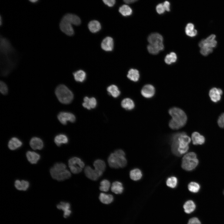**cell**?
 <instances>
[{"label":"cell","instance_id":"cell-1","mask_svg":"<svg viewBox=\"0 0 224 224\" xmlns=\"http://www.w3.org/2000/svg\"><path fill=\"white\" fill-rule=\"evenodd\" d=\"M0 48L2 72L6 70V71L8 72L15 66L17 63V56L16 50L9 40L1 35Z\"/></svg>","mask_w":224,"mask_h":224},{"label":"cell","instance_id":"cell-2","mask_svg":"<svg viewBox=\"0 0 224 224\" xmlns=\"http://www.w3.org/2000/svg\"><path fill=\"white\" fill-rule=\"evenodd\" d=\"M190 138L184 132L174 134L171 138V150L175 155L180 156L186 153L189 149Z\"/></svg>","mask_w":224,"mask_h":224},{"label":"cell","instance_id":"cell-3","mask_svg":"<svg viewBox=\"0 0 224 224\" xmlns=\"http://www.w3.org/2000/svg\"><path fill=\"white\" fill-rule=\"evenodd\" d=\"M81 23L80 18L77 15L67 13L64 15L61 18L59 24L60 30L68 36H72L74 34V31L72 25L78 26Z\"/></svg>","mask_w":224,"mask_h":224},{"label":"cell","instance_id":"cell-4","mask_svg":"<svg viewBox=\"0 0 224 224\" xmlns=\"http://www.w3.org/2000/svg\"><path fill=\"white\" fill-rule=\"evenodd\" d=\"M169 113L172 117L169 123V126L171 128L178 129L186 124L187 116L182 110L178 108L173 107L169 110Z\"/></svg>","mask_w":224,"mask_h":224},{"label":"cell","instance_id":"cell-5","mask_svg":"<svg viewBox=\"0 0 224 224\" xmlns=\"http://www.w3.org/2000/svg\"><path fill=\"white\" fill-rule=\"evenodd\" d=\"M108 161L110 166L113 168H123L127 164L125 153L121 149L117 150L111 153L108 158Z\"/></svg>","mask_w":224,"mask_h":224},{"label":"cell","instance_id":"cell-6","mask_svg":"<svg viewBox=\"0 0 224 224\" xmlns=\"http://www.w3.org/2000/svg\"><path fill=\"white\" fill-rule=\"evenodd\" d=\"M50 172L52 178L61 181L69 178L71 176L70 172L66 169V166L62 163L55 164L50 169Z\"/></svg>","mask_w":224,"mask_h":224},{"label":"cell","instance_id":"cell-7","mask_svg":"<svg viewBox=\"0 0 224 224\" xmlns=\"http://www.w3.org/2000/svg\"><path fill=\"white\" fill-rule=\"evenodd\" d=\"M55 92L58 100L63 104H69L73 99L72 92L64 85H58L56 88Z\"/></svg>","mask_w":224,"mask_h":224},{"label":"cell","instance_id":"cell-8","mask_svg":"<svg viewBox=\"0 0 224 224\" xmlns=\"http://www.w3.org/2000/svg\"><path fill=\"white\" fill-rule=\"evenodd\" d=\"M215 38L216 35L212 34L200 42L199 46L200 48V52L202 55L207 56L212 52L213 48L215 47L217 44Z\"/></svg>","mask_w":224,"mask_h":224},{"label":"cell","instance_id":"cell-9","mask_svg":"<svg viewBox=\"0 0 224 224\" xmlns=\"http://www.w3.org/2000/svg\"><path fill=\"white\" fill-rule=\"evenodd\" d=\"M199 161L196 153L193 152H189L183 157L181 167L185 170L190 171L195 169Z\"/></svg>","mask_w":224,"mask_h":224},{"label":"cell","instance_id":"cell-10","mask_svg":"<svg viewBox=\"0 0 224 224\" xmlns=\"http://www.w3.org/2000/svg\"><path fill=\"white\" fill-rule=\"evenodd\" d=\"M68 165L71 172L73 174H77L82 171L85 164L80 158L74 157L69 160Z\"/></svg>","mask_w":224,"mask_h":224},{"label":"cell","instance_id":"cell-11","mask_svg":"<svg viewBox=\"0 0 224 224\" xmlns=\"http://www.w3.org/2000/svg\"><path fill=\"white\" fill-rule=\"evenodd\" d=\"M57 118L59 122L63 125H66L68 121L74 122L76 120L75 117L73 114L66 112H59L57 115Z\"/></svg>","mask_w":224,"mask_h":224},{"label":"cell","instance_id":"cell-12","mask_svg":"<svg viewBox=\"0 0 224 224\" xmlns=\"http://www.w3.org/2000/svg\"><path fill=\"white\" fill-rule=\"evenodd\" d=\"M84 172L88 178L93 180H97L101 176L96 170L89 166L86 167Z\"/></svg>","mask_w":224,"mask_h":224},{"label":"cell","instance_id":"cell-13","mask_svg":"<svg viewBox=\"0 0 224 224\" xmlns=\"http://www.w3.org/2000/svg\"><path fill=\"white\" fill-rule=\"evenodd\" d=\"M222 93L221 89L213 87L209 91V95L211 100L213 102H217L221 100Z\"/></svg>","mask_w":224,"mask_h":224},{"label":"cell","instance_id":"cell-14","mask_svg":"<svg viewBox=\"0 0 224 224\" xmlns=\"http://www.w3.org/2000/svg\"><path fill=\"white\" fill-rule=\"evenodd\" d=\"M142 95L144 97L150 98L154 95L155 93L154 87L151 84H147L142 88L141 91Z\"/></svg>","mask_w":224,"mask_h":224},{"label":"cell","instance_id":"cell-15","mask_svg":"<svg viewBox=\"0 0 224 224\" xmlns=\"http://www.w3.org/2000/svg\"><path fill=\"white\" fill-rule=\"evenodd\" d=\"M57 208L63 212V217L67 218L69 217L71 213L70 210V205L67 202H61L57 205Z\"/></svg>","mask_w":224,"mask_h":224},{"label":"cell","instance_id":"cell-16","mask_svg":"<svg viewBox=\"0 0 224 224\" xmlns=\"http://www.w3.org/2000/svg\"><path fill=\"white\" fill-rule=\"evenodd\" d=\"M147 40L150 44H160L163 43L162 36L158 33H153L150 35L147 38Z\"/></svg>","mask_w":224,"mask_h":224},{"label":"cell","instance_id":"cell-17","mask_svg":"<svg viewBox=\"0 0 224 224\" xmlns=\"http://www.w3.org/2000/svg\"><path fill=\"white\" fill-rule=\"evenodd\" d=\"M101 48L107 51H112L114 47L113 39L110 37H107L104 39L101 43Z\"/></svg>","mask_w":224,"mask_h":224},{"label":"cell","instance_id":"cell-18","mask_svg":"<svg viewBox=\"0 0 224 224\" xmlns=\"http://www.w3.org/2000/svg\"><path fill=\"white\" fill-rule=\"evenodd\" d=\"M30 145L34 150H41L44 147V143L42 139L40 138L34 137L30 139Z\"/></svg>","mask_w":224,"mask_h":224},{"label":"cell","instance_id":"cell-19","mask_svg":"<svg viewBox=\"0 0 224 224\" xmlns=\"http://www.w3.org/2000/svg\"><path fill=\"white\" fill-rule=\"evenodd\" d=\"M191 139L194 145H202L205 142L204 137L196 132L192 133Z\"/></svg>","mask_w":224,"mask_h":224},{"label":"cell","instance_id":"cell-20","mask_svg":"<svg viewBox=\"0 0 224 224\" xmlns=\"http://www.w3.org/2000/svg\"><path fill=\"white\" fill-rule=\"evenodd\" d=\"M164 45L163 43L160 44H150L147 46L148 52L151 54L156 55L158 54L160 51L163 50Z\"/></svg>","mask_w":224,"mask_h":224},{"label":"cell","instance_id":"cell-21","mask_svg":"<svg viewBox=\"0 0 224 224\" xmlns=\"http://www.w3.org/2000/svg\"><path fill=\"white\" fill-rule=\"evenodd\" d=\"M84 102L82 104L83 106L88 110L95 108L97 105V101L94 97L89 98L85 97L84 98Z\"/></svg>","mask_w":224,"mask_h":224},{"label":"cell","instance_id":"cell-22","mask_svg":"<svg viewBox=\"0 0 224 224\" xmlns=\"http://www.w3.org/2000/svg\"><path fill=\"white\" fill-rule=\"evenodd\" d=\"M22 145V142L16 137H13L9 141L8 146L9 149L12 150H16Z\"/></svg>","mask_w":224,"mask_h":224},{"label":"cell","instance_id":"cell-23","mask_svg":"<svg viewBox=\"0 0 224 224\" xmlns=\"http://www.w3.org/2000/svg\"><path fill=\"white\" fill-rule=\"evenodd\" d=\"M26 155L28 160L32 164L37 163L40 158V155L34 152L27 151Z\"/></svg>","mask_w":224,"mask_h":224},{"label":"cell","instance_id":"cell-24","mask_svg":"<svg viewBox=\"0 0 224 224\" xmlns=\"http://www.w3.org/2000/svg\"><path fill=\"white\" fill-rule=\"evenodd\" d=\"M93 166L95 169L102 175L106 168V165L104 161L100 159L96 160L94 162Z\"/></svg>","mask_w":224,"mask_h":224},{"label":"cell","instance_id":"cell-25","mask_svg":"<svg viewBox=\"0 0 224 224\" xmlns=\"http://www.w3.org/2000/svg\"><path fill=\"white\" fill-rule=\"evenodd\" d=\"M14 185L17 190L20 191H26L29 188L30 184L28 181L25 180H16L15 182Z\"/></svg>","mask_w":224,"mask_h":224},{"label":"cell","instance_id":"cell-26","mask_svg":"<svg viewBox=\"0 0 224 224\" xmlns=\"http://www.w3.org/2000/svg\"><path fill=\"white\" fill-rule=\"evenodd\" d=\"M68 141V139L67 136L63 134L57 135L54 139L55 143L58 147L60 146L63 144L67 143Z\"/></svg>","mask_w":224,"mask_h":224},{"label":"cell","instance_id":"cell-27","mask_svg":"<svg viewBox=\"0 0 224 224\" xmlns=\"http://www.w3.org/2000/svg\"><path fill=\"white\" fill-rule=\"evenodd\" d=\"M111 190L113 192L116 194H121L124 190L122 183L118 181L114 182L111 185Z\"/></svg>","mask_w":224,"mask_h":224},{"label":"cell","instance_id":"cell-28","mask_svg":"<svg viewBox=\"0 0 224 224\" xmlns=\"http://www.w3.org/2000/svg\"><path fill=\"white\" fill-rule=\"evenodd\" d=\"M89 30L92 33H96L99 31L101 28L100 23L96 20L90 21L88 24Z\"/></svg>","mask_w":224,"mask_h":224},{"label":"cell","instance_id":"cell-29","mask_svg":"<svg viewBox=\"0 0 224 224\" xmlns=\"http://www.w3.org/2000/svg\"><path fill=\"white\" fill-rule=\"evenodd\" d=\"M183 208L185 213L189 214L195 210L196 205L193 201L189 200L184 203L183 205Z\"/></svg>","mask_w":224,"mask_h":224},{"label":"cell","instance_id":"cell-30","mask_svg":"<svg viewBox=\"0 0 224 224\" xmlns=\"http://www.w3.org/2000/svg\"><path fill=\"white\" fill-rule=\"evenodd\" d=\"M121 105L123 108L128 110H132L135 106L134 102L129 98H126L123 99L121 102Z\"/></svg>","mask_w":224,"mask_h":224},{"label":"cell","instance_id":"cell-31","mask_svg":"<svg viewBox=\"0 0 224 224\" xmlns=\"http://www.w3.org/2000/svg\"><path fill=\"white\" fill-rule=\"evenodd\" d=\"M127 77L131 80L136 82L139 78V72L136 69H131L128 71Z\"/></svg>","mask_w":224,"mask_h":224},{"label":"cell","instance_id":"cell-32","mask_svg":"<svg viewBox=\"0 0 224 224\" xmlns=\"http://www.w3.org/2000/svg\"><path fill=\"white\" fill-rule=\"evenodd\" d=\"M99 198L101 202L105 204H110L114 200L113 197L112 195L103 193L100 194Z\"/></svg>","mask_w":224,"mask_h":224},{"label":"cell","instance_id":"cell-33","mask_svg":"<svg viewBox=\"0 0 224 224\" xmlns=\"http://www.w3.org/2000/svg\"><path fill=\"white\" fill-rule=\"evenodd\" d=\"M130 178L134 181H137L140 180L142 176V174L141 170L137 168L131 170L129 173Z\"/></svg>","mask_w":224,"mask_h":224},{"label":"cell","instance_id":"cell-34","mask_svg":"<svg viewBox=\"0 0 224 224\" xmlns=\"http://www.w3.org/2000/svg\"><path fill=\"white\" fill-rule=\"evenodd\" d=\"M194 25L192 23H189L187 25L185 28V32L187 35L193 37L197 35V31L194 29Z\"/></svg>","mask_w":224,"mask_h":224},{"label":"cell","instance_id":"cell-35","mask_svg":"<svg viewBox=\"0 0 224 224\" xmlns=\"http://www.w3.org/2000/svg\"><path fill=\"white\" fill-rule=\"evenodd\" d=\"M73 75L75 80L78 82H83L86 77V73L82 70H79L75 72Z\"/></svg>","mask_w":224,"mask_h":224},{"label":"cell","instance_id":"cell-36","mask_svg":"<svg viewBox=\"0 0 224 224\" xmlns=\"http://www.w3.org/2000/svg\"><path fill=\"white\" fill-rule=\"evenodd\" d=\"M107 91L110 95L115 98L118 97L120 94V91L115 85H112L108 87Z\"/></svg>","mask_w":224,"mask_h":224},{"label":"cell","instance_id":"cell-37","mask_svg":"<svg viewBox=\"0 0 224 224\" xmlns=\"http://www.w3.org/2000/svg\"><path fill=\"white\" fill-rule=\"evenodd\" d=\"M119 12L123 16H127L132 14V10L128 5H123L119 7Z\"/></svg>","mask_w":224,"mask_h":224},{"label":"cell","instance_id":"cell-38","mask_svg":"<svg viewBox=\"0 0 224 224\" xmlns=\"http://www.w3.org/2000/svg\"><path fill=\"white\" fill-rule=\"evenodd\" d=\"M177 56L174 52H171L170 54L166 55L165 58V63L168 64H170L176 62Z\"/></svg>","mask_w":224,"mask_h":224},{"label":"cell","instance_id":"cell-39","mask_svg":"<svg viewBox=\"0 0 224 224\" xmlns=\"http://www.w3.org/2000/svg\"><path fill=\"white\" fill-rule=\"evenodd\" d=\"M188 189L191 192L196 193L199 191L200 189L199 184L197 182H191L188 185Z\"/></svg>","mask_w":224,"mask_h":224},{"label":"cell","instance_id":"cell-40","mask_svg":"<svg viewBox=\"0 0 224 224\" xmlns=\"http://www.w3.org/2000/svg\"><path fill=\"white\" fill-rule=\"evenodd\" d=\"M110 186V182L107 180L104 179L100 183V189L102 191L107 192L109 190Z\"/></svg>","mask_w":224,"mask_h":224},{"label":"cell","instance_id":"cell-41","mask_svg":"<svg viewBox=\"0 0 224 224\" xmlns=\"http://www.w3.org/2000/svg\"><path fill=\"white\" fill-rule=\"evenodd\" d=\"M177 182L178 180L176 177L175 176H171L167 179L166 184L169 187L174 188L176 186Z\"/></svg>","mask_w":224,"mask_h":224},{"label":"cell","instance_id":"cell-42","mask_svg":"<svg viewBox=\"0 0 224 224\" xmlns=\"http://www.w3.org/2000/svg\"><path fill=\"white\" fill-rule=\"evenodd\" d=\"M0 91L3 95H6L8 92V88L7 85L3 81L0 82Z\"/></svg>","mask_w":224,"mask_h":224},{"label":"cell","instance_id":"cell-43","mask_svg":"<svg viewBox=\"0 0 224 224\" xmlns=\"http://www.w3.org/2000/svg\"><path fill=\"white\" fill-rule=\"evenodd\" d=\"M217 124L218 126L221 128H224V113L222 114L219 117Z\"/></svg>","mask_w":224,"mask_h":224},{"label":"cell","instance_id":"cell-44","mask_svg":"<svg viewBox=\"0 0 224 224\" xmlns=\"http://www.w3.org/2000/svg\"><path fill=\"white\" fill-rule=\"evenodd\" d=\"M156 10L157 12L160 14L163 13L165 11L162 3L159 4L156 6Z\"/></svg>","mask_w":224,"mask_h":224},{"label":"cell","instance_id":"cell-45","mask_svg":"<svg viewBox=\"0 0 224 224\" xmlns=\"http://www.w3.org/2000/svg\"><path fill=\"white\" fill-rule=\"evenodd\" d=\"M188 224H201V223L197 218L194 217L189 220Z\"/></svg>","mask_w":224,"mask_h":224},{"label":"cell","instance_id":"cell-46","mask_svg":"<svg viewBox=\"0 0 224 224\" xmlns=\"http://www.w3.org/2000/svg\"><path fill=\"white\" fill-rule=\"evenodd\" d=\"M103 1L105 4L110 7L113 6L115 2V0H103Z\"/></svg>","mask_w":224,"mask_h":224},{"label":"cell","instance_id":"cell-47","mask_svg":"<svg viewBox=\"0 0 224 224\" xmlns=\"http://www.w3.org/2000/svg\"><path fill=\"white\" fill-rule=\"evenodd\" d=\"M163 5L165 10L169 12L170 11V3L168 1H165L163 3Z\"/></svg>","mask_w":224,"mask_h":224},{"label":"cell","instance_id":"cell-48","mask_svg":"<svg viewBox=\"0 0 224 224\" xmlns=\"http://www.w3.org/2000/svg\"><path fill=\"white\" fill-rule=\"evenodd\" d=\"M124 2H125L126 3L128 4H131L133 3H134L136 1V0H124Z\"/></svg>","mask_w":224,"mask_h":224},{"label":"cell","instance_id":"cell-49","mask_svg":"<svg viewBox=\"0 0 224 224\" xmlns=\"http://www.w3.org/2000/svg\"><path fill=\"white\" fill-rule=\"evenodd\" d=\"M29 1L31 3H32V4H36L39 1V0H29Z\"/></svg>","mask_w":224,"mask_h":224},{"label":"cell","instance_id":"cell-50","mask_svg":"<svg viewBox=\"0 0 224 224\" xmlns=\"http://www.w3.org/2000/svg\"><path fill=\"white\" fill-rule=\"evenodd\" d=\"M3 20L1 16H0V26H1L2 25V22Z\"/></svg>","mask_w":224,"mask_h":224}]
</instances>
